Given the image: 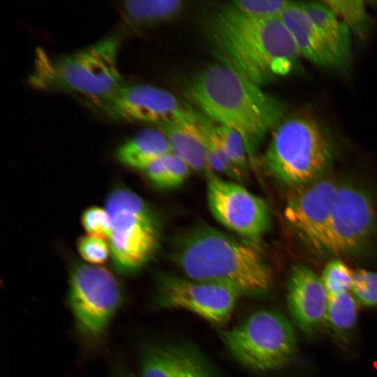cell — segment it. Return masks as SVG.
I'll return each mask as SVG.
<instances>
[{"mask_svg": "<svg viewBox=\"0 0 377 377\" xmlns=\"http://www.w3.org/2000/svg\"><path fill=\"white\" fill-rule=\"evenodd\" d=\"M207 179V198L210 212L222 226L252 242L269 229L268 205L239 183L226 180L210 172Z\"/></svg>", "mask_w": 377, "mask_h": 377, "instance_id": "30bf717a", "label": "cell"}, {"mask_svg": "<svg viewBox=\"0 0 377 377\" xmlns=\"http://www.w3.org/2000/svg\"><path fill=\"white\" fill-rule=\"evenodd\" d=\"M170 188L182 184L192 170L190 166L180 157L172 151L163 155Z\"/></svg>", "mask_w": 377, "mask_h": 377, "instance_id": "f546056e", "label": "cell"}, {"mask_svg": "<svg viewBox=\"0 0 377 377\" xmlns=\"http://www.w3.org/2000/svg\"><path fill=\"white\" fill-rule=\"evenodd\" d=\"M339 182L328 176L292 189L285 218L301 242L311 251L325 254V237Z\"/></svg>", "mask_w": 377, "mask_h": 377, "instance_id": "7c38bea8", "label": "cell"}, {"mask_svg": "<svg viewBox=\"0 0 377 377\" xmlns=\"http://www.w3.org/2000/svg\"><path fill=\"white\" fill-rule=\"evenodd\" d=\"M186 96L201 114L241 135L251 163L268 132L283 118L279 101L221 62L198 73L187 87Z\"/></svg>", "mask_w": 377, "mask_h": 377, "instance_id": "6da1fadb", "label": "cell"}, {"mask_svg": "<svg viewBox=\"0 0 377 377\" xmlns=\"http://www.w3.org/2000/svg\"><path fill=\"white\" fill-rule=\"evenodd\" d=\"M207 33L219 62L259 86L290 74L301 57L280 17L250 18L226 5L209 17Z\"/></svg>", "mask_w": 377, "mask_h": 377, "instance_id": "7a4b0ae2", "label": "cell"}, {"mask_svg": "<svg viewBox=\"0 0 377 377\" xmlns=\"http://www.w3.org/2000/svg\"><path fill=\"white\" fill-rule=\"evenodd\" d=\"M332 159L330 141L318 122L296 114L272 131L263 164L274 179L294 189L325 177Z\"/></svg>", "mask_w": 377, "mask_h": 377, "instance_id": "5b68a950", "label": "cell"}, {"mask_svg": "<svg viewBox=\"0 0 377 377\" xmlns=\"http://www.w3.org/2000/svg\"><path fill=\"white\" fill-rule=\"evenodd\" d=\"M116 377H135V376L131 373H130L128 371L123 370L119 372Z\"/></svg>", "mask_w": 377, "mask_h": 377, "instance_id": "1f68e13d", "label": "cell"}, {"mask_svg": "<svg viewBox=\"0 0 377 377\" xmlns=\"http://www.w3.org/2000/svg\"><path fill=\"white\" fill-rule=\"evenodd\" d=\"M223 340L230 353L252 371L265 372L288 363L296 351L290 321L272 310H258L240 324L224 331Z\"/></svg>", "mask_w": 377, "mask_h": 377, "instance_id": "52a82bcc", "label": "cell"}, {"mask_svg": "<svg viewBox=\"0 0 377 377\" xmlns=\"http://www.w3.org/2000/svg\"><path fill=\"white\" fill-rule=\"evenodd\" d=\"M96 107L112 120L158 126L191 116V108L183 105L172 94L145 84H124L112 96Z\"/></svg>", "mask_w": 377, "mask_h": 377, "instance_id": "4fadbf2b", "label": "cell"}, {"mask_svg": "<svg viewBox=\"0 0 377 377\" xmlns=\"http://www.w3.org/2000/svg\"><path fill=\"white\" fill-rule=\"evenodd\" d=\"M142 172L156 187L163 189L170 188L163 155L149 163Z\"/></svg>", "mask_w": 377, "mask_h": 377, "instance_id": "4dcf8cb0", "label": "cell"}, {"mask_svg": "<svg viewBox=\"0 0 377 377\" xmlns=\"http://www.w3.org/2000/svg\"><path fill=\"white\" fill-rule=\"evenodd\" d=\"M168 140L158 129H144L123 142L115 156L123 165L142 171L156 158L170 152Z\"/></svg>", "mask_w": 377, "mask_h": 377, "instance_id": "ac0fdd59", "label": "cell"}, {"mask_svg": "<svg viewBox=\"0 0 377 377\" xmlns=\"http://www.w3.org/2000/svg\"><path fill=\"white\" fill-rule=\"evenodd\" d=\"M121 301V287L109 270L89 263L73 265L68 302L83 335L91 339L102 335Z\"/></svg>", "mask_w": 377, "mask_h": 377, "instance_id": "9c48e42d", "label": "cell"}, {"mask_svg": "<svg viewBox=\"0 0 377 377\" xmlns=\"http://www.w3.org/2000/svg\"><path fill=\"white\" fill-rule=\"evenodd\" d=\"M357 302L348 293L328 297L325 325L340 343L349 342L354 334L357 320Z\"/></svg>", "mask_w": 377, "mask_h": 377, "instance_id": "7402d4cb", "label": "cell"}, {"mask_svg": "<svg viewBox=\"0 0 377 377\" xmlns=\"http://www.w3.org/2000/svg\"><path fill=\"white\" fill-rule=\"evenodd\" d=\"M287 304L300 329L307 334L316 332L323 324L328 295L320 278L309 267H292L287 281Z\"/></svg>", "mask_w": 377, "mask_h": 377, "instance_id": "5bb4252c", "label": "cell"}, {"mask_svg": "<svg viewBox=\"0 0 377 377\" xmlns=\"http://www.w3.org/2000/svg\"><path fill=\"white\" fill-rule=\"evenodd\" d=\"M241 295L221 285L161 273L156 279L159 307L193 313L210 323L222 325L230 318Z\"/></svg>", "mask_w": 377, "mask_h": 377, "instance_id": "8fae6325", "label": "cell"}, {"mask_svg": "<svg viewBox=\"0 0 377 377\" xmlns=\"http://www.w3.org/2000/svg\"><path fill=\"white\" fill-rule=\"evenodd\" d=\"M81 222L87 235L108 240L110 223L105 208L97 206L87 208L82 214Z\"/></svg>", "mask_w": 377, "mask_h": 377, "instance_id": "f1b7e54d", "label": "cell"}, {"mask_svg": "<svg viewBox=\"0 0 377 377\" xmlns=\"http://www.w3.org/2000/svg\"><path fill=\"white\" fill-rule=\"evenodd\" d=\"M105 209L110 223L108 241L112 265L121 274H134L157 250L160 239L158 219L143 198L124 186L110 192Z\"/></svg>", "mask_w": 377, "mask_h": 377, "instance_id": "8992f818", "label": "cell"}, {"mask_svg": "<svg viewBox=\"0 0 377 377\" xmlns=\"http://www.w3.org/2000/svg\"><path fill=\"white\" fill-rule=\"evenodd\" d=\"M184 8L180 0H131L124 1L122 10L133 25H151L174 19Z\"/></svg>", "mask_w": 377, "mask_h": 377, "instance_id": "ffe728a7", "label": "cell"}, {"mask_svg": "<svg viewBox=\"0 0 377 377\" xmlns=\"http://www.w3.org/2000/svg\"><path fill=\"white\" fill-rule=\"evenodd\" d=\"M195 123L205 146L207 160L214 172L221 173L232 181L243 182L245 178L231 163L216 133L215 124L200 112L192 109Z\"/></svg>", "mask_w": 377, "mask_h": 377, "instance_id": "44dd1931", "label": "cell"}, {"mask_svg": "<svg viewBox=\"0 0 377 377\" xmlns=\"http://www.w3.org/2000/svg\"><path fill=\"white\" fill-rule=\"evenodd\" d=\"M141 377H214L202 354L184 343L147 346L141 355Z\"/></svg>", "mask_w": 377, "mask_h": 377, "instance_id": "9a60e30c", "label": "cell"}, {"mask_svg": "<svg viewBox=\"0 0 377 377\" xmlns=\"http://www.w3.org/2000/svg\"><path fill=\"white\" fill-rule=\"evenodd\" d=\"M290 3L287 0H238L227 6L244 16L267 20L280 17Z\"/></svg>", "mask_w": 377, "mask_h": 377, "instance_id": "484cf974", "label": "cell"}, {"mask_svg": "<svg viewBox=\"0 0 377 377\" xmlns=\"http://www.w3.org/2000/svg\"><path fill=\"white\" fill-rule=\"evenodd\" d=\"M350 290L357 302L365 306H376L377 273L363 269L353 270Z\"/></svg>", "mask_w": 377, "mask_h": 377, "instance_id": "4316f807", "label": "cell"}, {"mask_svg": "<svg viewBox=\"0 0 377 377\" xmlns=\"http://www.w3.org/2000/svg\"><path fill=\"white\" fill-rule=\"evenodd\" d=\"M172 258L187 278L230 288L241 295L265 296L273 275L257 247L207 225L176 240Z\"/></svg>", "mask_w": 377, "mask_h": 377, "instance_id": "3957f363", "label": "cell"}, {"mask_svg": "<svg viewBox=\"0 0 377 377\" xmlns=\"http://www.w3.org/2000/svg\"><path fill=\"white\" fill-rule=\"evenodd\" d=\"M119 46L116 34L61 56L39 49L29 83L39 89L77 94L96 106L124 84L117 62Z\"/></svg>", "mask_w": 377, "mask_h": 377, "instance_id": "277c9868", "label": "cell"}, {"mask_svg": "<svg viewBox=\"0 0 377 377\" xmlns=\"http://www.w3.org/2000/svg\"><path fill=\"white\" fill-rule=\"evenodd\" d=\"M302 4L342 66H345L351 51L349 29L323 1H309Z\"/></svg>", "mask_w": 377, "mask_h": 377, "instance_id": "d6986e66", "label": "cell"}, {"mask_svg": "<svg viewBox=\"0 0 377 377\" xmlns=\"http://www.w3.org/2000/svg\"><path fill=\"white\" fill-rule=\"evenodd\" d=\"M77 246L80 256L91 265L102 264L110 256L109 243L102 238L84 235L79 238Z\"/></svg>", "mask_w": 377, "mask_h": 377, "instance_id": "83f0119b", "label": "cell"}, {"mask_svg": "<svg viewBox=\"0 0 377 377\" xmlns=\"http://www.w3.org/2000/svg\"><path fill=\"white\" fill-rule=\"evenodd\" d=\"M350 31L364 38L369 31V17L362 1L328 0L323 1Z\"/></svg>", "mask_w": 377, "mask_h": 377, "instance_id": "603a6c76", "label": "cell"}, {"mask_svg": "<svg viewBox=\"0 0 377 377\" xmlns=\"http://www.w3.org/2000/svg\"><path fill=\"white\" fill-rule=\"evenodd\" d=\"M191 110L189 118L170 121L158 128L167 138L172 153L182 158L192 170L206 175L213 171L209 165L205 146Z\"/></svg>", "mask_w": 377, "mask_h": 377, "instance_id": "e0dca14e", "label": "cell"}, {"mask_svg": "<svg viewBox=\"0 0 377 377\" xmlns=\"http://www.w3.org/2000/svg\"><path fill=\"white\" fill-rule=\"evenodd\" d=\"M301 56L321 67H341L302 3L290 1L280 15Z\"/></svg>", "mask_w": 377, "mask_h": 377, "instance_id": "2e32d148", "label": "cell"}, {"mask_svg": "<svg viewBox=\"0 0 377 377\" xmlns=\"http://www.w3.org/2000/svg\"><path fill=\"white\" fill-rule=\"evenodd\" d=\"M214 124L216 133L231 163L246 179L251 162L244 140L234 130L216 123Z\"/></svg>", "mask_w": 377, "mask_h": 377, "instance_id": "d4e9b609", "label": "cell"}, {"mask_svg": "<svg viewBox=\"0 0 377 377\" xmlns=\"http://www.w3.org/2000/svg\"><path fill=\"white\" fill-rule=\"evenodd\" d=\"M377 237V202L362 186L339 182L325 237V254L357 256Z\"/></svg>", "mask_w": 377, "mask_h": 377, "instance_id": "ba28073f", "label": "cell"}, {"mask_svg": "<svg viewBox=\"0 0 377 377\" xmlns=\"http://www.w3.org/2000/svg\"><path fill=\"white\" fill-rule=\"evenodd\" d=\"M353 270L339 258L329 261L320 277L328 297H336L351 289Z\"/></svg>", "mask_w": 377, "mask_h": 377, "instance_id": "cb8c5ba5", "label": "cell"}]
</instances>
